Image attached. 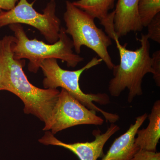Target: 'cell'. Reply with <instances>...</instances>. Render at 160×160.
<instances>
[{"label": "cell", "mask_w": 160, "mask_h": 160, "mask_svg": "<svg viewBox=\"0 0 160 160\" xmlns=\"http://www.w3.org/2000/svg\"><path fill=\"white\" fill-rule=\"evenodd\" d=\"M139 0H118L114 10V28L117 37L142 30L138 12Z\"/></svg>", "instance_id": "cell-10"}, {"label": "cell", "mask_w": 160, "mask_h": 160, "mask_svg": "<svg viewBox=\"0 0 160 160\" xmlns=\"http://www.w3.org/2000/svg\"><path fill=\"white\" fill-rule=\"evenodd\" d=\"M149 124L146 129H139L135 143L140 149L157 152V146L160 138V101L153 104L150 114L148 116Z\"/></svg>", "instance_id": "cell-11"}, {"label": "cell", "mask_w": 160, "mask_h": 160, "mask_svg": "<svg viewBox=\"0 0 160 160\" xmlns=\"http://www.w3.org/2000/svg\"><path fill=\"white\" fill-rule=\"evenodd\" d=\"M147 117L146 113L137 117L134 124H131L124 134L115 140L101 160H132L140 150L135 143L137 132Z\"/></svg>", "instance_id": "cell-9"}, {"label": "cell", "mask_w": 160, "mask_h": 160, "mask_svg": "<svg viewBox=\"0 0 160 160\" xmlns=\"http://www.w3.org/2000/svg\"><path fill=\"white\" fill-rule=\"evenodd\" d=\"M9 27L16 38L12 44L13 58L29 60L28 68L30 72L37 73L42 63L46 59L61 60L66 62L68 67L72 68L84 61L83 58L73 52L72 40L66 33L64 27L60 29L58 41L52 44H46L36 38L30 39L22 24H12Z\"/></svg>", "instance_id": "cell-3"}, {"label": "cell", "mask_w": 160, "mask_h": 160, "mask_svg": "<svg viewBox=\"0 0 160 160\" xmlns=\"http://www.w3.org/2000/svg\"><path fill=\"white\" fill-rule=\"evenodd\" d=\"M137 39L140 47L135 50L127 49V44L121 45L118 38L114 40L119 53L120 63L115 65L112 69L113 77L109 82L108 90L111 96L118 97L128 89L129 103L142 94V83L145 75L153 73L149 38L147 35L142 34Z\"/></svg>", "instance_id": "cell-2"}, {"label": "cell", "mask_w": 160, "mask_h": 160, "mask_svg": "<svg viewBox=\"0 0 160 160\" xmlns=\"http://www.w3.org/2000/svg\"><path fill=\"white\" fill-rule=\"evenodd\" d=\"M75 98L65 89L60 92L49 126L53 135L72 126L82 125L101 126L104 120Z\"/></svg>", "instance_id": "cell-7"}, {"label": "cell", "mask_w": 160, "mask_h": 160, "mask_svg": "<svg viewBox=\"0 0 160 160\" xmlns=\"http://www.w3.org/2000/svg\"><path fill=\"white\" fill-rule=\"evenodd\" d=\"M147 36L151 39L159 44L160 43V12L157 14L147 25Z\"/></svg>", "instance_id": "cell-14"}, {"label": "cell", "mask_w": 160, "mask_h": 160, "mask_svg": "<svg viewBox=\"0 0 160 160\" xmlns=\"http://www.w3.org/2000/svg\"><path fill=\"white\" fill-rule=\"evenodd\" d=\"M102 62V59L95 57L81 69L70 71L62 69L56 59H46L40 66L45 77L43 81V86L46 89H57L58 87L65 89L88 109L101 112L106 122L114 123L119 119L118 115L104 111L94 103L101 105H107L110 102L109 96L105 93L87 94L83 92L80 88L79 80L82 73L99 65Z\"/></svg>", "instance_id": "cell-4"}, {"label": "cell", "mask_w": 160, "mask_h": 160, "mask_svg": "<svg viewBox=\"0 0 160 160\" xmlns=\"http://www.w3.org/2000/svg\"><path fill=\"white\" fill-rule=\"evenodd\" d=\"M153 78L157 86H160V50L155 52L151 57Z\"/></svg>", "instance_id": "cell-15"}, {"label": "cell", "mask_w": 160, "mask_h": 160, "mask_svg": "<svg viewBox=\"0 0 160 160\" xmlns=\"http://www.w3.org/2000/svg\"><path fill=\"white\" fill-rule=\"evenodd\" d=\"M120 130V127L114 123H111L107 131L102 133L99 130H95L93 134L94 141L86 142L67 144L58 140L51 132L46 131L39 142L45 145L60 146L69 149L75 154L80 160H97L104 156L103 148L109 139Z\"/></svg>", "instance_id": "cell-8"}, {"label": "cell", "mask_w": 160, "mask_h": 160, "mask_svg": "<svg viewBox=\"0 0 160 160\" xmlns=\"http://www.w3.org/2000/svg\"><path fill=\"white\" fill-rule=\"evenodd\" d=\"M15 40L10 35L0 39V91L10 92L19 98L25 105L24 112L45 123L43 130L46 131L59 90L41 89L29 82L23 70L26 61L13 58L12 44Z\"/></svg>", "instance_id": "cell-1"}, {"label": "cell", "mask_w": 160, "mask_h": 160, "mask_svg": "<svg viewBox=\"0 0 160 160\" xmlns=\"http://www.w3.org/2000/svg\"><path fill=\"white\" fill-rule=\"evenodd\" d=\"M19 0H0V11H8L13 8Z\"/></svg>", "instance_id": "cell-17"}, {"label": "cell", "mask_w": 160, "mask_h": 160, "mask_svg": "<svg viewBox=\"0 0 160 160\" xmlns=\"http://www.w3.org/2000/svg\"><path fill=\"white\" fill-rule=\"evenodd\" d=\"M138 12L144 27H147L152 19L160 12V0H139Z\"/></svg>", "instance_id": "cell-13"}, {"label": "cell", "mask_w": 160, "mask_h": 160, "mask_svg": "<svg viewBox=\"0 0 160 160\" xmlns=\"http://www.w3.org/2000/svg\"><path fill=\"white\" fill-rule=\"evenodd\" d=\"M63 18L66 33L72 38L76 53L79 54L82 46H86L102 59L108 69L112 70L115 65L108 50L112 44V39L102 29L98 28L94 18L69 1L66 2Z\"/></svg>", "instance_id": "cell-5"}, {"label": "cell", "mask_w": 160, "mask_h": 160, "mask_svg": "<svg viewBox=\"0 0 160 160\" xmlns=\"http://www.w3.org/2000/svg\"><path fill=\"white\" fill-rule=\"evenodd\" d=\"M36 1L29 3L27 0H19L10 10L0 11V28L12 24H26L37 29L47 42L53 44L58 41L62 27L56 14V3L50 0L41 13L33 8Z\"/></svg>", "instance_id": "cell-6"}, {"label": "cell", "mask_w": 160, "mask_h": 160, "mask_svg": "<svg viewBox=\"0 0 160 160\" xmlns=\"http://www.w3.org/2000/svg\"><path fill=\"white\" fill-rule=\"evenodd\" d=\"M132 160H160V153L140 149Z\"/></svg>", "instance_id": "cell-16"}, {"label": "cell", "mask_w": 160, "mask_h": 160, "mask_svg": "<svg viewBox=\"0 0 160 160\" xmlns=\"http://www.w3.org/2000/svg\"><path fill=\"white\" fill-rule=\"evenodd\" d=\"M115 2V0H78L72 3L102 22L108 17L109 10L114 8Z\"/></svg>", "instance_id": "cell-12"}]
</instances>
